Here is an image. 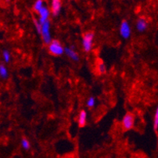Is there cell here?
Here are the masks:
<instances>
[{"label": "cell", "instance_id": "6da1fadb", "mask_svg": "<svg viewBox=\"0 0 158 158\" xmlns=\"http://www.w3.org/2000/svg\"><path fill=\"white\" fill-rule=\"evenodd\" d=\"M94 33L93 32H87L84 34L82 38V47L85 52L88 53L92 50L94 46Z\"/></svg>", "mask_w": 158, "mask_h": 158}, {"label": "cell", "instance_id": "7a4b0ae2", "mask_svg": "<svg viewBox=\"0 0 158 158\" xmlns=\"http://www.w3.org/2000/svg\"><path fill=\"white\" fill-rule=\"evenodd\" d=\"M48 52L52 56H61L64 54V47L57 40H52L48 44Z\"/></svg>", "mask_w": 158, "mask_h": 158}, {"label": "cell", "instance_id": "3957f363", "mask_svg": "<svg viewBox=\"0 0 158 158\" xmlns=\"http://www.w3.org/2000/svg\"><path fill=\"white\" fill-rule=\"evenodd\" d=\"M40 35L42 37V40L45 44L48 45L49 43H51V40H53L51 37V21L50 20L41 26V31H40Z\"/></svg>", "mask_w": 158, "mask_h": 158}, {"label": "cell", "instance_id": "277c9868", "mask_svg": "<svg viewBox=\"0 0 158 158\" xmlns=\"http://www.w3.org/2000/svg\"><path fill=\"white\" fill-rule=\"evenodd\" d=\"M135 115L131 112H127L123 115L121 121V126L123 130H131L135 126Z\"/></svg>", "mask_w": 158, "mask_h": 158}, {"label": "cell", "instance_id": "5b68a950", "mask_svg": "<svg viewBox=\"0 0 158 158\" xmlns=\"http://www.w3.org/2000/svg\"><path fill=\"white\" fill-rule=\"evenodd\" d=\"M120 34L123 39H129L131 35V28L128 21H123L120 25Z\"/></svg>", "mask_w": 158, "mask_h": 158}, {"label": "cell", "instance_id": "8992f818", "mask_svg": "<svg viewBox=\"0 0 158 158\" xmlns=\"http://www.w3.org/2000/svg\"><path fill=\"white\" fill-rule=\"evenodd\" d=\"M51 14V11H50V9L47 7H45V6H44V7L38 12L39 17L37 20H38V21L40 24L43 25L44 22L49 21V18H50Z\"/></svg>", "mask_w": 158, "mask_h": 158}, {"label": "cell", "instance_id": "52a82bcc", "mask_svg": "<svg viewBox=\"0 0 158 158\" xmlns=\"http://www.w3.org/2000/svg\"><path fill=\"white\" fill-rule=\"evenodd\" d=\"M62 7L61 0H51V13L54 16H57L60 14Z\"/></svg>", "mask_w": 158, "mask_h": 158}, {"label": "cell", "instance_id": "ba28073f", "mask_svg": "<svg viewBox=\"0 0 158 158\" xmlns=\"http://www.w3.org/2000/svg\"><path fill=\"white\" fill-rule=\"evenodd\" d=\"M64 54L68 56L70 59L73 61L77 62L80 60V56L77 53V52L73 47H64Z\"/></svg>", "mask_w": 158, "mask_h": 158}, {"label": "cell", "instance_id": "9c48e42d", "mask_svg": "<svg viewBox=\"0 0 158 158\" xmlns=\"http://www.w3.org/2000/svg\"><path fill=\"white\" fill-rule=\"evenodd\" d=\"M148 22L147 20L143 17H140L136 21V29L139 33H143L147 29Z\"/></svg>", "mask_w": 158, "mask_h": 158}, {"label": "cell", "instance_id": "30bf717a", "mask_svg": "<svg viewBox=\"0 0 158 158\" xmlns=\"http://www.w3.org/2000/svg\"><path fill=\"white\" fill-rule=\"evenodd\" d=\"M87 121V113L85 110H81L78 115V125L80 127H85Z\"/></svg>", "mask_w": 158, "mask_h": 158}, {"label": "cell", "instance_id": "8fae6325", "mask_svg": "<svg viewBox=\"0 0 158 158\" xmlns=\"http://www.w3.org/2000/svg\"><path fill=\"white\" fill-rule=\"evenodd\" d=\"M96 69L99 74H104L106 73V66L102 61L99 60L96 65Z\"/></svg>", "mask_w": 158, "mask_h": 158}, {"label": "cell", "instance_id": "7c38bea8", "mask_svg": "<svg viewBox=\"0 0 158 158\" xmlns=\"http://www.w3.org/2000/svg\"><path fill=\"white\" fill-rule=\"evenodd\" d=\"M44 7V0H35L33 3L32 9L35 12L38 13L39 11Z\"/></svg>", "mask_w": 158, "mask_h": 158}, {"label": "cell", "instance_id": "4fadbf2b", "mask_svg": "<svg viewBox=\"0 0 158 158\" xmlns=\"http://www.w3.org/2000/svg\"><path fill=\"white\" fill-rule=\"evenodd\" d=\"M0 77L2 79H6L9 77V72L8 70L4 65H0Z\"/></svg>", "mask_w": 158, "mask_h": 158}, {"label": "cell", "instance_id": "5bb4252c", "mask_svg": "<svg viewBox=\"0 0 158 158\" xmlns=\"http://www.w3.org/2000/svg\"><path fill=\"white\" fill-rule=\"evenodd\" d=\"M21 147H22L24 150H28L30 149V147H31V143H30V142L28 141V139L25 138H23L21 139Z\"/></svg>", "mask_w": 158, "mask_h": 158}, {"label": "cell", "instance_id": "9a60e30c", "mask_svg": "<svg viewBox=\"0 0 158 158\" xmlns=\"http://www.w3.org/2000/svg\"><path fill=\"white\" fill-rule=\"evenodd\" d=\"M153 130L157 132L158 130V108H156L154 115H153Z\"/></svg>", "mask_w": 158, "mask_h": 158}, {"label": "cell", "instance_id": "2e32d148", "mask_svg": "<svg viewBox=\"0 0 158 158\" xmlns=\"http://www.w3.org/2000/svg\"><path fill=\"white\" fill-rule=\"evenodd\" d=\"M95 104H96V100L95 98L93 97H90L87 100V102H86L87 107H88V108H94V107L95 106Z\"/></svg>", "mask_w": 158, "mask_h": 158}, {"label": "cell", "instance_id": "e0dca14e", "mask_svg": "<svg viewBox=\"0 0 158 158\" xmlns=\"http://www.w3.org/2000/svg\"><path fill=\"white\" fill-rule=\"evenodd\" d=\"M2 58H3L4 61H5L6 63H9L11 59L10 52L9 51L4 50L3 52H2Z\"/></svg>", "mask_w": 158, "mask_h": 158}, {"label": "cell", "instance_id": "ac0fdd59", "mask_svg": "<svg viewBox=\"0 0 158 158\" xmlns=\"http://www.w3.org/2000/svg\"><path fill=\"white\" fill-rule=\"evenodd\" d=\"M34 25H35V29H36V31L38 32V33H40V31H41V26H42V25L39 22L37 19H34Z\"/></svg>", "mask_w": 158, "mask_h": 158}]
</instances>
